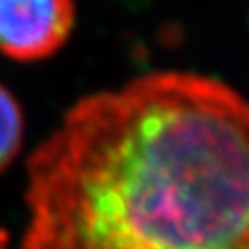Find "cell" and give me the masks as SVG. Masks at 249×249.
I'll use <instances>...</instances> for the list:
<instances>
[{
    "label": "cell",
    "mask_w": 249,
    "mask_h": 249,
    "mask_svg": "<svg viewBox=\"0 0 249 249\" xmlns=\"http://www.w3.org/2000/svg\"><path fill=\"white\" fill-rule=\"evenodd\" d=\"M22 249H249V102L161 71L75 102L32 153Z\"/></svg>",
    "instance_id": "cell-1"
},
{
    "label": "cell",
    "mask_w": 249,
    "mask_h": 249,
    "mask_svg": "<svg viewBox=\"0 0 249 249\" xmlns=\"http://www.w3.org/2000/svg\"><path fill=\"white\" fill-rule=\"evenodd\" d=\"M73 0H0V53L41 61L63 47L75 26Z\"/></svg>",
    "instance_id": "cell-2"
},
{
    "label": "cell",
    "mask_w": 249,
    "mask_h": 249,
    "mask_svg": "<svg viewBox=\"0 0 249 249\" xmlns=\"http://www.w3.org/2000/svg\"><path fill=\"white\" fill-rule=\"evenodd\" d=\"M24 142V114L14 94L0 85V173L18 157Z\"/></svg>",
    "instance_id": "cell-3"
},
{
    "label": "cell",
    "mask_w": 249,
    "mask_h": 249,
    "mask_svg": "<svg viewBox=\"0 0 249 249\" xmlns=\"http://www.w3.org/2000/svg\"><path fill=\"white\" fill-rule=\"evenodd\" d=\"M0 249H8V233L0 230Z\"/></svg>",
    "instance_id": "cell-4"
}]
</instances>
